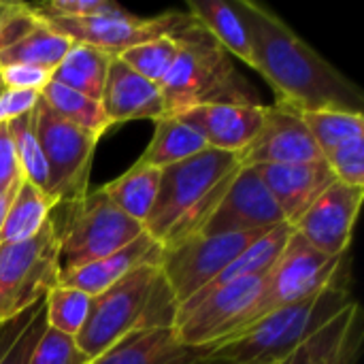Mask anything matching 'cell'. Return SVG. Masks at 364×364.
<instances>
[{
    "mask_svg": "<svg viewBox=\"0 0 364 364\" xmlns=\"http://www.w3.org/2000/svg\"><path fill=\"white\" fill-rule=\"evenodd\" d=\"M36 92H21V90H2L0 92V126L11 124L23 115H30L38 102Z\"/></svg>",
    "mask_w": 364,
    "mask_h": 364,
    "instance_id": "cell-40",
    "label": "cell"
},
{
    "mask_svg": "<svg viewBox=\"0 0 364 364\" xmlns=\"http://www.w3.org/2000/svg\"><path fill=\"white\" fill-rule=\"evenodd\" d=\"M55 203L38 188L21 179L6 220L0 230V245L23 243L41 232V228L49 222Z\"/></svg>",
    "mask_w": 364,
    "mask_h": 364,
    "instance_id": "cell-26",
    "label": "cell"
},
{
    "mask_svg": "<svg viewBox=\"0 0 364 364\" xmlns=\"http://www.w3.org/2000/svg\"><path fill=\"white\" fill-rule=\"evenodd\" d=\"M41 100L64 122L102 136L109 130V122L102 113V107L98 100L79 94L70 87H64L55 81H51L49 85H45V90L41 92Z\"/></svg>",
    "mask_w": 364,
    "mask_h": 364,
    "instance_id": "cell-28",
    "label": "cell"
},
{
    "mask_svg": "<svg viewBox=\"0 0 364 364\" xmlns=\"http://www.w3.org/2000/svg\"><path fill=\"white\" fill-rule=\"evenodd\" d=\"M32 119L49 173L47 196L55 205L83 198L90 192L92 162L100 136L58 117L41 96L32 111Z\"/></svg>",
    "mask_w": 364,
    "mask_h": 364,
    "instance_id": "cell-9",
    "label": "cell"
},
{
    "mask_svg": "<svg viewBox=\"0 0 364 364\" xmlns=\"http://www.w3.org/2000/svg\"><path fill=\"white\" fill-rule=\"evenodd\" d=\"M73 337H66L58 331L45 328L43 337L32 350L28 364H90Z\"/></svg>",
    "mask_w": 364,
    "mask_h": 364,
    "instance_id": "cell-34",
    "label": "cell"
},
{
    "mask_svg": "<svg viewBox=\"0 0 364 364\" xmlns=\"http://www.w3.org/2000/svg\"><path fill=\"white\" fill-rule=\"evenodd\" d=\"M21 171L17 164V156H15V147H13V139L9 132V126H0V196L4 192L15 190L21 183Z\"/></svg>",
    "mask_w": 364,
    "mask_h": 364,
    "instance_id": "cell-39",
    "label": "cell"
},
{
    "mask_svg": "<svg viewBox=\"0 0 364 364\" xmlns=\"http://www.w3.org/2000/svg\"><path fill=\"white\" fill-rule=\"evenodd\" d=\"M188 13L166 11L156 17H141L124 6H117L109 15H98L90 19H43L47 26L68 36L73 43L92 45L111 55L122 53L139 43L173 34L186 19Z\"/></svg>",
    "mask_w": 364,
    "mask_h": 364,
    "instance_id": "cell-12",
    "label": "cell"
},
{
    "mask_svg": "<svg viewBox=\"0 0 364 364\" xmlns=\"http://www.w3.org/2000/svg\"><path fill=\"white\" fill-rule=\"evenodd\" d=\"M100 107L109 126L136 119L158 122L166 115L160 87L136 75L117 55H111Z\"/></svg>",
    "mask_w": 364,
    "mask_h": 364,
    "instance_id": "cell-17",
    "label": "cell"
},
{
    "mask_svg": "<svg viewBox=\"0 0 364 364\" xmlns=\"http://www.w3.org/2000/svg\"><path fill=\"white\" fill-rule=\"evenodd\" d=\"M264 282L267 273L237 279L177 307V341L192 350H213L243 333L256 318Z\"/></svg>",
    "mask_w": 364,
    "mask_h": 364,
    "instance_id": "cell-7",
    "label": "cell"
},
{
    "mask_svg": "<svg viewBox=\"0 0 364 364\" xmlns=\"http://www.w3.org/2000/svg\"><path fill=\"white\" fill-rule=\"evenodd\" d=\"M243 166L301 164L324 160L303 115L284 105H267V115L254 141L239 154Z\"/></svg>",
    "mask_w": 364,
    "mask_h": 364,
    "instance_id": "cell-15",
    "label": "cell"
},
{
    "mask_svg": "<svg viewBox=\"0 0 364 364\" xmlns=\"http://www.w3.org/2000/svg\"><path fill=\"white\" fill-rule=\"evenodd\" d=\"M258 70L275 94V102L299 113L348 111L363 113L364 96L358 85L307 45L277 13L256 0H235Z\"/></svg>",
    "mask_w": 364,
    "mask_h": 364,
    "instance_id": "cell-1",
    "label": "cell"
},
{
    "mask_svg": "<svg viewBox=\"0 0 364 364\" xmlns=\"http://www.w3.org/2000/svg\"><path fill=\"white\" fill-rule=\"evenodd\" d=\"M9 126L11 139H13V147H15V156H17V164L21 171V177L32 183L34 188L43 190L47 194V181H49V173H47V162L43 156V149L38 145L36 132H34V119L32 113L23 115Z\"/></svg>",
    "mask_w": 364,
    "mask_h": 364,
    "instance_id": "cell-32",
    "label": "cell"
},
{
    "mask_svg": "<svg viewBox=\"0 0 364 364\" xmlns=\"http://www.w3.org/2000/svg\"><path fill=\"white\" fill-rule=\"evenodd\" d=\"M175 314L177 303L162 277L160 262H149L92 296L87 320L75 343L87 360H94L136 331L173 326Z\"/></svg>",
    "mask_w": 364,
    "mask_h": 364,
    "instance_id": "cell-5",
    "label": "cell"
},
{
    "mask_svg": "<svg viewBox=\"0 0 364 364\" xmlns=\"http://www.w3.org/2000/svg\"><path fill=\"white\" fill-rule=\"evenodd\" d=\"M284 213L288 226H294L299 218L316 203V198L337 181L324 160L301 164H264L254 166Z\"/></svg>",
    "mask_w": 364,
    "mask_h": 364,
    "instance_id": "cell-18",
    "label": "cell"
},
{
    "mask_svg": "<svg viewBox=\"0 0 364 364\" xmlns=\"http://www.w3.org/2000/svg\"><path fill=\"white\" fill-rule=\"evenodd\" d=\"M119 4L113 0H49L43 4H30L41 19H90L109 15Z\"/></svg>",
    "mask_w": 364,
    "mask_h": 364,
    "instance_id": "cell-36",
    "label": "cell"
},
{
    "mask_svg": "<svg viewBox=\"0 0 364 364\" xmlns=\"http://www.w3.org/2000/svg\"><path fill=\"white\" fill-rule=\"evenodd\" d=\"M324 162L333 171L335 179L354 188H364V136H354L328 154Z\"/></svg>",
    "mask_w": 364,
    "mask_h": 364,
    "instance_id": "cell-33",
    "label": "cell"
},
{
    "mask_svg": "<svg viewBox=\"0 0 364 364\" xmlns=\"http://www.w3.org/2000/svg\"><path fill=\"white\" fill-rule=\"evenodd\" d=\"M92 296L85 292L58 286L45 296V322L47 328L66 337H77L87 320Z\"/></svg>",
    "mask_w": 364,
    "mask_h": 364,
    "instance_id": "cell-31",
    "label": "cell"
},
{
    "mask_svg": "<svg viewBox=\"0 0 364 364\" xmlns=\"http://www.w3.org/2000/svg\"><path fill=\"white\" fill-rule=\"evenodd\" d=\"M241 166L239 154L207 147L162 168L154 209L143 224L145 232L162 250L196 237Z\"/></svg>",
    "mask_w": 364,
    "mask_h": 364,
    "instance_id": "cell-2",
    "label": "cell"
},
{
    "mask_svg": "<svg viewBox=\"0 0 364 364\" xmlns=\"http://www.w3.org/2000/svg\"><path fill=\"white\" fill-rule=\"evenodd\" d=\"M267 105H203L175 117L192 126L211 149L241 154L260 130Z\"/></svg>",
    "mask_w": 364,
    "mask_h": 364,
    "instance_id": "cell-16",
    "label": "cell"
},
{
    "mask_svg": "<svg viewBox=\"0 0 364 364\" xmlns=\"http://www.w3.org/2000/svg\"><path fill=\"white\" fill-rule=\"evenodd\" d=\"M17 188H19V186H17ZM17 188L11 190V192H4V194L0 196V230H2V224H4V220H6V213H9V209H11V203H13V196H15Z\"/></svg>",
    "mask_w": 364,
    "mask_h": 364,
    "instance_id": "cell-42",
    "label": "cell"
},
{
    "mask_svg": "<svg viewBox=\"0 0 364 364\" xmlns=\"http://www.w3.org/2000/svg\"><path fill=\"white\" fill-rule=\"evenodd\" d=\"M70 45L73 41L68 36L60 34L58 30H53L41 19V26L32 34H28L23 41L13 45L11 49L0 51V66L26 64V66H36V68H45L53 73V68L62 62V58L70 49Z\"/></svg>",
    "mask_w": 364,
    "mask_h": 364,
    "instance_id": "cell-27",
    "label": "cell"
},
{
    "mask_svg": "<svg viewBox=\"0 0 364 364\" xmlns=\"http://www.w3.org/2000/svg\"><path fill=\"white\" fill-rule=\"evenodd\" d=\"M363 198L364 188L333 181L299 218L292 230L311 247L331 258L346 256L352 245Z\"/></svg>",
    "mask_w": 364,
    "mask_h": 364,
    "instance_id": "cell-14",
    "label": "cell"
},
{
    "mask_svg": "<svg viewBox=\"0 0 364 364\" xmlns=\"http://www.w3.org/2000/svg\"><path fill=\"white\" fill-rule=\"evenodd\" d=\"M90 364H220L211 350L183 348L173 326L145 328L128 335Z\"/></svg>",
    "mask_w": 364,
    "mask_h": 364,
    "instance_id": "cell-19",
    "label": "cell"
},
{
    "mask_svg": "<svg viewBox=\"0 0 364 364\" xmlns=\"http://www.w3.org/2000/svg\"><path fill=\"white\" fill-rule=\"evenodd\" d=\"M305 126L309 128L322 158L337 145L364 136V115L363 113H348V111H307L301 113Z\"/></svg>",
    "mask_w": 364,
    "mask_h": 364,
    "instance_id": "cell-30",
    "label": "cell"
},
{
    "mask_svg": "<svg viewBox=\"0 0 364 364\" xmlns=\"http://www.w3.org/2000/svg\"><path fill=\"white\" fill-rule=\"evenodd\" d=\"M38 26H41V17L30 9V4L9 2V6L0 15V51L17 45L28 34H32Z\"/></svg>",
    "mask_w": 364,
    "mask_h": 364,
    "instance_id": "cell-37",
    "label": "cell"
},
{
    "mask_svg": "<svg viewBox=\"0 0 364 364\" xmlns=\"http://www.w3.org/2000/svg\"><path fill=\"white\" fill-rule=\"evenodd\" d=\"M154 136L141 158L136 160L139 164L151 166V168H166L171 164L183 162L203 149H207L205 139L188 124H183L175 115H164L158 122H154Z\"/></svg>",
    "mask_w": 364,
    "mask_h": 364,
    "instance_id": "cell-23",
    "label": "cell"
},
{
    "mask_svg": "<svg viewBox=\"0 0 364 364\" xmlns=\"http://www.w3.org/2000/svg\"><path fill=\"white\" fill-rule=\"evenodd\" d=\"M282 224H286L284 213L258 171L254 166H241L222 203L215 207L198 235L267 232Z\"/></svg>",
    "mask_w": 364,
    "mask_h": 364,
    "instance_id": "cell-13",
    "label": "cell"
},
{
    "mask_svg": "<svg viewBox=\"0 0 364 364\" xmlns=\"http://www.w3.org/2000/svg\"><path fill=\"white\" fill-rule=\"evenodd\" d=\"M352 303L348 264L316 296L267 314L230 341L213 348L211 354L220 364H286L299 348Z\"/></svg>",
    "mask_w": 364,
    "mask_h": 364,
    "instance_id": "cell-4",
    "label": "cell"
},
{
    "mask_svg": "<svg viewBox=\"0 0 364 364\" xmlns=\"http://www.w3.org/2000/svg\"><path fill=\"white\" fill-rule=\"evenodd\" d=\"M348 256L350 254L331 258L318 252L316 247H311L305 239H301L292 230L282 254L277 256V260L267 273L264 292L258 301L254 322L271 311H277L282 307L311 299L318 292H322L350 264Z\"/></svg>",
    "mask_w": 364,
    "mask_h": 364,
    "instance_id": "cell-10",
    "label": "cell"
},
{
    "mask_svg": "<svg viewBox=\"0 0 364 364\" xmlns=\"http://www.w3.org/2000/svg\"><path fill=\"white\" fill-rule=\"evenodd\" d=\"M109 62H111V53L96 49L92 45L73 43L66 55L62 58V62L53 68L51 81L100 102L102 87L109 73Z\"/></svg>",
    "mask_w": 364,
    "mask_h": 364,
    "instance_id": "cell-24",
    "label": "cell"
},
{
    "mask_svg": "<svg viewBox=\"0 0 364 364\" xmlns=\"http://www.w3.org/2000/svg\"><path fill=\"white\" fill-rule=\"evenodd\" d=\"M177 55H179V41L173 34H164V36L139 43L117 53V58L128 68H132L136 75L145 77L147 81L156 85H160L162 79L168 75Z\"/></svg>",
    "mask_w": 364,
    "mask_h": 364,
    "instance_id": "cell-29",
    "label": "cell"
},
{
    "mask_svg": "<svg viewBox=\"0 0 364 364\" xmlns=\"http://www.w3.org/2000/svg\"><path fill=\"white\" fill-rule=\"evenodd\" d=\"M2 90H4V87H2V81H0V92H2Z\"/></svg>",
    "mask_w": 364,
    "mask_h": 364,
    "instance_id": "cell-44",
    "label": "cell"
},
{
    "mask_svg": "<svg viewBox=\"0 0 364 364\" xmlns=\"http://www.w3.org/2000/svg\"><path fill=\"white\" fill-rule=\"evenodd\" d=\"M160 256H162V247L147 232H143L141 237H136L132 243L117 250L115 254L90 262L81 269L62 273L60 286L85 292L87 296H98L111 286H115L117 282H122L126 275H130L134 269L149 262H160Z\"/></svg>",
    "mask_w": 364,
    "mask_h": 364,
    "instance_id": "cell-20",
    "label": "cell"
},
{
    "mask_svg": "<svg viewBox=\"0 0 364 364\" xmlns=\"http://www.w3.org/2000/svg\"><path fill=\"white\" fill-rule=\"evenodd\" d=\"M6 6H9V2H0V15L4 13V9H6Z\"/></svg>",
    "mask_w": 364,
    "mask_h": 364,
    "instance_id": "cell-43",
    "label": "cell"
},
{
    "mask_svg": "<svg viewBox=\"0 0 364 364\" xmlns=\"http://www.w3.org/2000/svg\"><path fill=\"white\" fill-rule=\"evenodd\" d=\"M363 337V311L354 301L299 348L286 364H356Z\"/></svg>",
    "mask_w": 364,
    "mask_h": 364,
    "instance_id": "cell-21",
    "label": "cell"
},
{
    "mask_svg": "<svg viewBox=\"0 0 364 364\" xmlns=\"http://www.w3.org/2000/svg\"><path fill=\"white\" fill-rule=\"evenodd\" d=\"M58 286L60 256L51 218L32 239L0 245V326L43 303Z\"/></svg>",
    "mask_w": 364,
    "mask_h": 364,
    "instance_id": "cell-8",
    "label": "cell"
},
{
    "mask_svg": "<svg viewBox=\"0 0 364 364\" xmlns=\"http://www.w3.org/2000/svg\"><path fill=\"white\" fill-rule=\"evenodd\" d=\"M179 55L162 79L160 94L166 115H177L203 105H262L250 79L188 13L173 32Z\"/></svg>",
    "mask_w": 364,
    "mask_h": 364,
    "instance_id": "cell-3",
    "label": "cell"
},
{
    "mask_svg": "<svg viewBox=\"0 0 364 364\" xmlns=\"http://www.w3.org/2000/svg\"><path fill=\"white\" fill-rule=\"evenodd\" d=\"M45 328H47V322H45V301H43L34 307L26 326L2 348L0 364H28L32 350L43 337Z\"/></svg>",
    "mask_w": 364,
    "mask_h": 364,
    "instance_id": "cell-35",
    "label": "cell"
},
{
    "mask_svg": "<svg viewBox=\"0 0 364 364\" xmlns=\"http://www.w3.org/2000/svg\"><path fill=\"white\" fill-rule=\"evenodd\" d=\"M51 224L58 237L60 275L111 256L145 232L143 224L122 213L100 188L75 203L55 205Z\"/></svg>",
    "mask_w": 364,
    "mask_h": 364,
    "instance_id": "cell-6",
    "label": "cell"
},
{
    "mask_svg": "<svg viewBox=\"0 0 364 364\" xmlns=\"http://www.w3.org/2000/svg\"><path fill=\"white\" fill-rule=\"evenodd\" d=\"M158 186H160V171L134 162L126 173L105 183L100 190L122 213H126L139 224H145L154 209Z\"/></svg>",
    "mask_w": 364,
    "mask_h": 364,
    "instance_id": "cell-25",
    "label": "cell"
},
{
    "mask_svg": "<svg viewBox=\"0 0 364 364\" xmlns=\"http://www.w3.org/2000/svg\"><path fill=\"white\" fill-rule=\"evenodd\" d=\"M36 307V305H34ZM34 307L32 309H28L26 314H21L19 318H15V320H11V322H6V324H2L0 326V352H2V348L26 326V322H28V318H30V314L34 311Z\"/></svg>",
    "mask_w": 364,
    "mask_h": 364,
    "instance_id": "cell-41",
    "label": "cell"
},
{
    "mask_svg": "<svg viewBox=\"0 0 364 364\" xmlns=\"http://www.w3.org/2000/svg\"><path fill=\"white\" fill-rule=\"evenodd\" d=\"M188 13L194 21L232 58L254 68V49L247 28L232 2L226 0H190Z\"/></svg>",
    "mask_w": 364,
    "mask_h": 364,
    "instance_id": "cell-22",
    "label": "cell"
},
{
    "mask_svg": "<svg viewBox=\"0 0 364 364\" xmlns=\"http://www.w3.org/2000/svg\"><path fill=\"white\" fill-rule=\"evenodd\" d=\"M262 235L264 232L209 237L196 235L188 241L162 250L160 271L177 307L205 290L243 250H247Z\"/></svg>",
    "mask_w": 364,
    "mask_h": 364,
    "instance_id": "cell-11",
    "label": "cell"
},
{
    "mask_svg": "<svg viewBox=\"0 0 364 364\" xmlns=\"http://www.w3.org/2000/svg\"><path fill=\"white\" fill-rule=\"evenodd\" d=\"M0 81H2V87L6 90L41 94L45 85L51 83V70L26 66V64H6V66H0Z\"/></svg>",
    "mask_w": 364,
    "mask_h": 364,
    "instance_id": "cell-38",
    "label": "cell"
}]
</instances>
